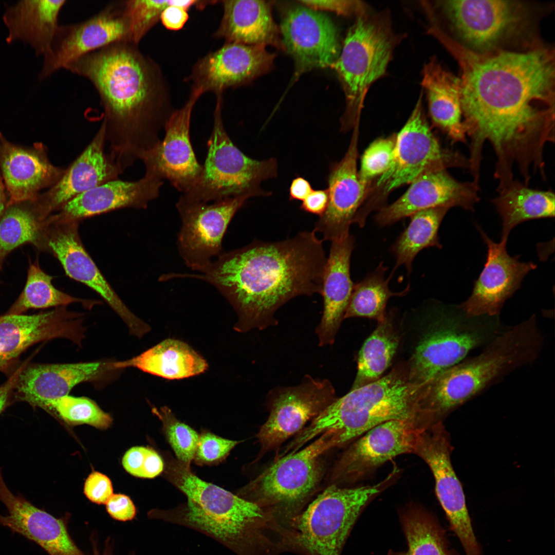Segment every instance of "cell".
Here are the masks:
<instances>
[{
    "mask_svg": "<svg viewBox=\"0 0 555 555\" xmlns=\"http://www.w3.org/2000/svg\"><path fill=\"white\" fill-rule=\"evenodd\" d=\"M444 45L459 68L460 102L469 169L480 171L482 151L495 152L494 177H522L544 169V149L554 141L555 53L545 44L522 51L481 56L451 41Z\"/></svg>",
    "mask_w": 555,
    "mask_h": 555,
    "instance_id": "obj_1",
    "label": "cell"
},
{
    "mask_svg": "<svg viewBox=\"0 0 555 555\" xmlns=\"http://www.w3.org/2000/svg\"><path fill=\"white\" fill-rule=\"evenodd\" d=\"M313 230L277 242L254 240L223 252L202 272L180 278L204 281L230 303L239 329L276 325L277 310L291 299L320 293L327 258Z\"/></svg>",
    "mask_w": 555,
    "mask_h": 555,
    "instance_id": "obj_2",
    "label": "cell"
},
{
    "mask_svg": "<svg viewBox=\"0 0 555 555\" xmlns=\"http://www.w3.org/2000/svg\"><path fill=\"white\" fill-rule=\"evenodd\" d=\"M66 69L97 90L108 153L123 172L159 142L173 112L159 66L138 45L122 41L84 55Z\"/></svg>",
    "mask_w": 555,
    "mask_h": 555,
    "instance_id": "obj_3",
    "label": "cell"
},
{
    "mask_svg": "<svg viewBox=\"0 0 555 555\" xmlns=\"http://www.w3.org/2000/svg\"><path fill=\"white\" fill-rule=\"evenodd\" d=\"M164 477L187 497L183 504L169 510H152L151 517L188 527L205 533L237 555H272L267 530L279 531L274 517L260 506L195 475L168 453Z\"/></svg>",
    "mask_w": 555,
    "mask_h": 555,
    "instance_id": "obj_4",
    "label": "cell"
},
{
    "mask_svg": "<svg viewBox=\"0 0 555 555\" xmlns=\"http://www.w3.org/2000/svg\"><path fill=\"white\" fill-rule=\"evenodd\" d=\"M545 342L535 314L506 328L476 356L466 358L427 383L424 409L433 421L500 382L511 373L534 363Z\"/></svg>",
    "mask_w": 555,
    "mask_h": 555,
    "instance_id": "obj_5",
    "label": "cell"
},
{
    "mask_svg": "<svg viewBox=\"0 0 555 555\" xmlns=\"http://www.w3.org/2000/svg\"><path fill=\"white\" fill-rule=\"evenodd\" d=\"M425 384L410 380L408 363L397 366L382 378L336 398L297 434L288 448L298 451L329 431L337 434L341 446L392 420L430 423L422 403Z\"/></svg>",
    "mask_w": 555,
    "mask_h": 555,
    "instance_id": "obj_6",
    "label": "cell"
},
{
    "mask_svg": "<svg viewBox=\"0 0 555 555\" xmlns=\"http://www.w3.org/2000/svg\"><path fill=\"white\" fill-rule=\"evenodd\" d=\"M448 33L464 49L485 56L533 49L545 42L540 25L554 4L523 0H448L439 2Z\"/></svg>",
    "mask_w": 555,
    "mask_h": 555,
    "instance_id": "obj_7",
    "label": "cell"
},
{
    "mask_svg": "<svg viewBox=\"0 0 555 555\" xmlns=\"http://www.w3.org/2000/svg\"><path fill=\"white\" fill-rule=\"evenodd\" d=\"M340 445L336 433L326 432L304 448L278 458L237 495L260 506L278 523H289L319 486L324 455Z\"/></svg>",
    "mask_w": 555,
    "mask_h": 555,
    "instance_id": "obj_8",
    "label": "cell"
},
{
    "mask_svg": "<svg viewBox=\"0 0 555 555\" xmlns=\"http://www.w3.org/2000/svg\"><path fill=\"white\" fill-rule=\"evenodd\" d=\"M222 108V95H216L213 126L201 174L193 187L180 197L207 203L240 196L271 195L260 185L263 181L277 176V160L274 158L258 160L242 152L225 130Z\"/></svg>",
    "mask_w": 555,
    "mask_h": 555,
    "instance_id": "obj_9",
    "label": "cell"
},
{
    "mask_svg": "<svg viewBox=\"0 0 555 555\" xmlns=\"http://www.w3.org/2000/svg\"><path fill=\"white\" fill-rule=\"evenodd\" d=\"M392 475L372 486L352 488L331 485L289 522L285 540L307 555H340L362 510Z\"/></svg>",
    "mask_w": 555,
    "mask_h": 555,
    "instance_id": "obj_10",
    "label": "cell"
},
{
    "mask_svg": "<svg viewBox=\"0 0 555 555\" xmlns=\"http://www.w3.org/2000/svg\"><path fill=\"white\" fill-rule=\"evenodd\" d=\"M395 43L390 25L383 16H369L364 11L349 29L332 67L341 80L346 98L343 131L358 121L367 91L385 72Z\"/></svg>",
    "mask_w": 555,
    "mask_h": 555,
    "instance_id": "obj_11",
    "label": "cell"
},
{
    "mask_svg": "<svg viewBox=\"0 0 555 555\" xmlns=\"http://www.w3.org/2000/svg\"><path fill=\"white\" fill-rule=\"evenodd\" d=\"M442 311L408 363L410 380L425 384L483 348L506 328L499 316L470 317L459 306Z\"/></svg>",
    "mask_w": 555,
    "mask_h": 555,
    "instance_id": "obj_12",
    "label": "cell"
},
{
    "mask_svg": "<svg viewBox=\"0 0 555 555\" xmlns=\"http://www.w3.org/2000/svg\"><path fill=\"white\" fill-rule=\"evenodd\" d=\"M468 158L443 149L424 116L421 98L407 122L396 136L394 158L377 181L383 194L411 183L422 174L450 167L469 169Z\"/></svg>",
    "mask_w": 555,
    "mask_h": 555,
    "instance_id": "obj_13",
    "label": "cell"
},
{
    "mask_svg": "<svg viewBox=\"0 0 555 555\" xmlns=\"http://www.w3.org/2000/svg\"><path fill=\"white\" fill-rule=\"evenodd\" d=\"M249 198L229 197L210 204L179 197L176 207L181 225L177 245L189 268L201 273L224 252L223 239L228 226Z\"/></svg>",
    "mask_w": 555,
    "mask_h": 555,
    "instance_id": "obj_14",
    "label": "cell"
},
{
    "mask_svg": "<svg viewBox=\"0 0 555 555\" xmlns=\"http://www.w3.org/2000/svg\"><path fill=\"white\" fill-rule=\"evenodd\" d=\"M79 223L51 215L45 230V251L59 260L67 275L101 297L125 323L131 335L142 337L150 329L149 326L125 305L87 252L79 235Z\"/></svg>",
    "mask_w": 555,
    "mask_h": 555,
    "instance_id": "obj_15",
    "label": "cell"
},
{
    "mask_svg": "<svg viewBox=\"0 0 555 555\" xmlns=\"http://www.w3.org/2000/svg\"><path fill=\"white\" fill-rule=\"evenodd\" d=\"M452 450L449 433L442 421H438L419 435L413 453L430 467L435 478L437 498L466 555H480L462 487L451 464Z\"/></svg>",
    "mask_w": 555,
    "mask_h": 555,
    "instance_id": "obj_16",
    "label": "cell"
},
{
    "mask_svg": "<svg viewBox=\"0 0 555 555\" xmlns=\"http://www.w3.org/2000/svg\"><path fill=\"white\" fill-rule=\"evenodd\" d=\"M268 397L269 415L257 434L262 454L298 434L337 398L329 380L308 375L298 385L274 388Z\"/></svg>",
    "mask_w": 555,
    "mask_h": 555,
    "instance_id": "obj_17",
    "label": "cell"
},
{
    "mask_svg": "<svg viewBox=\"0 0 555 555\" xmlns=\"http://www.w3.org/2000/svg\"><path fill=\"white\" fill-rule=\"evenodd\" d=\"M85 314L66 306L27 315L0 316V372L8 377L21 364V356L39 342L63 338L79 346L85 338Z\"/></svg>",
    "mask_w": 555,
    "mask_h": 555,
    "instance_id": "obj_18",
    "label": "cell"
},
{
    "mask_svg": "<svg viewBox=\"0 0 555 555\" xmlns=\"http://www.w3.org/2000/svg\"><path fill=\"white\" fill-rule=\"evenodd\" d=\"M429 426L392 420L371 429L341 454L331 474L332 485L355 482L393 457L413 453L418 437Z\"/></svg>",
    "mask_w": 555,
    "mask_h": 555,
    "instance_id": "obj_19",
    "label": "cell"
},
{
    "mask_svg": "<svg viewBox=\"0 0 555 555\" xmlns=\"http://www.w3.org/2000/svg\"><path fill=\"white\" fill-rule=\"evenodd\" d=\"M203 94L193 89L188 100L180 109L173 110L164 126L165 135L140 160L145 174L168 180L182 194L188 192L201 174L202 165L198 162L190 138V122L194 106Z\"/></svg>",
    "mask_w": 555,
    "mask_h": 555,
    "instance_id": "obj_20",
    "label": "cell"
},
{
    "mask_svg": "<svg viewBox=\"0 0 555 555\" xmlns=\"http://www.w3.org/2000/svg\"><path fill=\"white\" fill-rule=\"evenodd\" d=\"M123 1L112 3L82 22L59 25L44 61L39 79L67 69L84 55L119 41H126L127 27Z\"/></svg>",
    "mask_w": 555,
    "mask_h": 555,
    "instance_id": "obj_21",
    "label": "cell"
},
{
    "mask_svg": "<svg viewBox=\"0 0 555 555\" xmlns=\"http://www.w3.org/2000/svg\"><path fill=\"white\" fill-rule=\"evenodd\" d=\"M283 46L298 73L332 67L340 52L337 29L325 14L305 6L292 7L281 24Z\"/></svg>",
    "mask_w": 555,
    "mask_h": 555,
    "instance_id": "obj_22",
    "label": "cell"
},
{
    "mask_svg": "<svg viewBox=\"0 0 555 555\" xmlns=\"http://www.w3.org/2000/svg\"><path fill=\"white\" fill-rule=\"evenodd\" d=\"M477 228L487 247V260L471 294L459 306L470 317L499 316L506 300L536 265L522 262L518 256H511L506 250L507 240L494 242L479 226Z\"/></svg>",
    "mask_w": 555,
    "mask_h": 555,
    "instance_id": "obj_23",
    "label": "cell"
},
{
    "mask_svg": "<svg viewBox=\"0 0 555 555\" xmlns=\"http://www.w3.org/2000/svg\"><path fill=\"white\" fill-rule=\"evenodd\" d=\"M396 201L384 206L375 216L380 227L393 224L416 212L428 209L459 207L473 211L479 201V181H459L446 169L427 172L411 183Z\"/></svg>",
    "mask_w": 555,
    "mask_h": 555,
    "instance_id": "obj_24",
    "label": "cell"
},
{
    "mask_svg": "<svg viewBox=\"0 0 555 555\" xmlns=\"http://www.w3.org/2000/svg\"><path fill=\"white\" fill-rule=\"evenodd\" d=\"M274 55L265 46L226 42L199 60L187 80L192 89L221 94L248 82L271 66Z\"/></svg>",
    "mask_w": 555,
    "mask_h": 555,
    "instance_id": "obj_25",
    "label": "cell"
},
{
    "mask_svg": "<svg viewBox=\"0 0 555 555\" xmlns=\"http://www.w3.org/2000/svg\"><path fill=\"white\" fill-rule=\"evenodd\" d=\"M355 127L345 156L329 170L328 206L314 229L322 234L323 240L332 242L349 234L350 225L369 189L371 182L361 180L357 169L358 124Z\"/></svg>",
    "mask_w": 555,
    "mask_h": 555,
    "instance_id": "obj_26",
    "label": "cell"
},
{
    "mask_svg": "<svg viewBox=\"0 0 555 555\" xmlns=\"http://www.w3.org/2000/svg\"><path fill=\"white\" fill-rule=\"evenodd\" d=\"M105 128L102 124L81 154L65 169L60 179L35 199L45 218L59 211L78 195L123 173L106 150Z\"/></svg>",
    "mask_w": 555,
    "mask_h": 555,
    "instance_id": "obj_27",
    "label": "cell"
},
{
    "mask_svg": "<svg viewBox=\"0 0 555 555\" xmlns=\"http://www.w3.org/2000/svg\"><path fill=\"white\" fill-rule=\"evenodd\" d=\"M111 362L64 364L29 362L20 372L13 390L14 402H25L45 410L52 401L68 395L81 383L94 380L112 371Z\"/></svg>",
    "mask_w": 555,
    "mask_h": 555,
    "instance_id": "obj_28",
    "label": "cell"
},
{
    "mask_svg": "<svg viewBox=\"0 0 555 555\" xmlns=\"http://www.w3.org/2000/svg\"><path fill=\"white\" fill-rule=\"evenodd\" d=\"M65 169L51 163L43 144L31 147L15 144L0 132V172L9 196L8 206L35 199L41 190L60 179Z\"/></svg>",
    "mask_w": 555,
    "mask_h": 555,
    "instance_id": "obj_29",
    "label": "cell"
},
{
    "mask_svg": "<svg viewBox=\"0 0 555 555\" xmlns=\"http://www.w3.org/2000/svg\"><path fill=\"white\" fill-rule=\"evenodd\" d=\"M0 501L9 515L0 514V525L33 541L49 555H84L71 539L62 519L39 509L6 485L0 468Z\"/></svg>",
    "mask_w": 555,
    "mask_h": 555,
    "instance_id": "obj_30",
    "label": "cell"
},
{
    "mask_svg": "<svg viewBox=\"0 0 555 555\" xmlns=\"http://www.w3.org/2000/svg\"><path fill=\"white\" fill-rule=\"evenodd\" d=\"M163 184L162 179L147 174L136 181H109L76 197L55 214L80 221L121 208L146 209L159 196Z\"/></svg>",
    "mask_w": 555,
    "mask_h": 555,
    "instance_id": "obj_31",
    "label": "cell"
},
{
    "mask_svg": "<svg viewBox=\"0 0 555 555\" xmlns=\"http://www.w3.org/2000/svg\"><path fill=\"white\" fill-rule=\"evenodd\" d=\"M355 238L350 234L332 242L322 278L320 294L323 298L322 318L316 329L319 345H332L352 293L354 284L350 262Z\"/></svg>",
    "mask_w": 555,
    "mask_h": 555,
    "instance_id": "obj_32",
    "label": "cell"
},
{
    "mask_svg": "<svg viewBox=\"0 0 555 555\" xmlns=\"http://www.w3.org/2000/svg\"><path fill=\"white\" fill-rule=\"evenodd\" d=\"M422 85L428 97L434 123L454 142H466L458 77L446 69L435 58L424 65Z\"/></svg>",
    "mask_w": 555,
    "mask_h": 555,
    "instance_id": "obj_33",
    "label": "cell"
},
{
    "mask_svg": "<svg viewBox=\"0 0 555 555\" xmlns=\"http://www.w3.org/2000/svg\"><path fill=\"white\" fill-rule=\"evenodd\" d=\"M223 14L214 36L226 42L265 46L277 45L276 26L269 5L264 1L221 2Z\"/></svg>",
    "mask_w": 555,
    "mask_h": 555,
    "instance_id": "obj_34",
    "label": "cell"
},
{
    "mask_svg": "<svg viewBox=\"0 0 555 555\" xmlns=\"http://www.w3.org/2000/svg\"><path fill=\"white\" fill-rule=\"evenodd\" d=\"M65 0L21 1L7 8L3 16L10 43L21 40L31 45L36 54L49 50L59 26L60 12Z\"/></svg>",
    "mask_w": 555,
    "mask_h": 555,
    "instance_id": "obj_35",
    "label": "cell"
},
{
    "mask_svg": "<svg viewBox=\"0 0 555 555\" xmlns=\"http://www.w3.org/2000/svg\"><path fill=\"white\" fill-rule=\"evenodd\" d=\"M113 370L135 367L168 379H180L203 373L206 360L186 343L166 339L128 360L111 362Z\"/></svg>",
    "mask_w": 555,
    "mask_h": 555,
    "instance_id": "obj_36",
    "label": "cell"
},
{
    "mask_svg": "<svg viewBox=\"0 0 555 555\" xmlns=\"http://www.w3.org/2000/svg\"><path fill=\"white\" fill-rule=\"evenodd\" d=\"M492 202L502 219L501 240L507 241L512 229L522 223L554 216L553 192L531 189L515 180Z\"/></svg>",
    "mask_w": 555,
    "mask_h": 555,
    "instance_id": "obj_37",
    "label": "cell"
},
{
    "mask_svg": "<svg viewBox=\"0 0 555 555\" xmlns=\"http://www.w3.org/2000/svg\"><path fill=\"white\" fill-rule=\"evenodd\" d=\"M47 218L42 215L34 200L7 207L0 218V269L6 257L23 245L31 244L39 250L45 251L44 233Z\"/></svg>",
    "mask_w": 555,
    "mask_h": 555,
    "instance_id": "obj_38",
    "label": "cell"
},
{
    "mask_svg": "<svg viewBox=\"0 0 555 555\" xmlns=\"http://www.w3.org/2000/svg\"><path fill=\"white\" fill-rule=\"evenodd\" d=\"M449 209L446 207L431 208L411 215L409 226L391 247L396 262L390 275L392 276L394 271L402 265L405 266L409 274L412 272L413 261L420 251L431 247L441 248L438 230Z\"/></svg>",
    "mask_w": 555,
    "mask_h": 555,
    "instance_id": "obj_39",
    "label": "cell"
},
{
    "mask_svg": "<svg viewBox=\"0 0 555 555\" xmlns=\"http://www.w3.org/2000/svg\"><path fill=\"white\" fill-rule=\"evenodd\" d=\"M399 337L390 317L378 322L376 329L363 344L359 354L357 373L351 390L380 379L397 350Z\"/></svg>",
    "mask_w": 555,
    "mask_h": 555,
    "instance_id": "obj_40",
    "label": "cell"
},
{
    "mask_svg": "<svg viewBox=\"0 0 555 555\" xmlns=\"http://www.w3.org/2000/svg\"><path fill=\"white\" fill-rule=\"evenodd\" d=\"M53 277L40 267L38 260L30 261L27 281L22 293L6 313L24 314L31 309L66 306L79 303L90 309L98 303L95 301L72 297L57 289L52 284Z\"/></svg>",
    "mask_w": 555,
    "mask_h": 555,
    "instance_id": "obj_41",
    "label": "cell"
},
{
    "mask_svg": "<svg viewBox=\"0 0 555 555\" xmlns=\"http://www.w3.org/2000/svg\"><path fill=\"white\" fill-rule=\"evenodd\" d=\"M400 519L408 549L390 550L387 555H451L442 530L427 511L411 506L401 512Z\"/></svg>",
    "mask_w": 555,
    "mask_h": 555,
    "instance_id": "obj_42",
    "label": "cell"
},
{
    "mask_svg": "<svg viewBox=\"0 0 555 555\" xmlns=\"http://www.w3.org/2000/svg\"><path fill=\"white\" fill-rule=\"evenodd\" d=\"M386 269L383 263H380L374 272L354 285L344 319L366 317L375 319L378 322L381 321L386 316L385 307L389 299L404 295L409 292V286L399 292L390 290L388 282L392 276L385 279Z\"/></svg>",
    "mask_w": 555,
    "mask_h": 555,
    "instance_id": "obj_43",
    "label": "cell"
},
{
    "mask_svg": "<svg viewBox=\"0 0 555 555\" xmlns=\"http://www.w3.org/2000/svg\"><path fill=\"white\" fill-rule=\"evenodd\" d=\"M71 425L87 424L106 429L112 423L109 414L102 410L91 399L68 395L51 402L44 410Z\"/></svg>",
    "mask_w": 555,
    "mask_h": 555,
    "instance_id": "obj_44",
    "label": "cell"
},
{
    "mask_svg": "<svg viewBox=\"0 0 555 555\" xmlns=\"http://www.w3.org/2000/svg\"><path fill=\"white\" fill-rule=\"evenodd\" d=\"M179 1L130 0L124 1L128 42L138 45L145 34L160 20L164 10Z\"/></svg>",
    "mask_w": 555,
    "mask_h": 555,
    "instance_id": "obj_45",
    "label": "cell"
},
{
    "mask_svg": "<svg viewBox=\"0 0 555 555\" xmlns=\"http://www.w3.org/2000/svg\"><path fill=\"white\" fill-rule=\"evenodd\" d=\"M152 412L161 421L166 437L177 459L190 468L197 446L199 434L187 424L178 420L171 410L163 406L153 408Z\"/></svg>",
    "mask_w": 555,
    "mask_h": 555,
    "instance_id": "obj_46",
    "label": "cell"
},
{
    "mask_svg": "<svg viewBox=\"0 0 555 555\" xmlns=\"http://www.w3.org/2000/svg\"><path fill=\"white\" fill-rule=\"evenodd\" d=\"M396 137L375 140L364 152L358 171L360 178L371 182L375 177L381 175L390 167L395 154Z\"/></svg>",
    "mask_w": 555,
    "mask_h": 555,
    "instance_id": "obj_47",
    "label": "cell"
},
{
    "mask_svg": "<svg viewBox=\"0 0 555 555\" xmlns=\"http://www.w3.org/2000/svg\"><path fill=\"white\" fill-rule=\"evenodd\" d=\"M240 442L203 432L199 435L193 460L198 465L217 463L223 460Z\"/></svg>",
    "mask_w": 555,
    "mask_h": 555,
    "instance_id": "obj_48",
    "label": "cell"
},
{
    "mask_svg": "<svg viewBox=\"0 0 555 555\" xmlns=\"http://www.w3.org/2000/svg\"><path fill=\"white\" fill-rule=\"evenodd\" d=\"M84 492L92 502L105 504L113 494L112 482L105 475L97 471L92 472L85 480Z\"/></svg>",
    "mask_w": 555,
    "mask_h": 555,
    "instance_id": "obj_49",
    "label": "cell"
},
{
    "mask_svg": "<svg viewBox=\"0 0 555 555\" xmlns=\"http://www.w3.org/2000/svg\"><path fill=\"white\" fill-rule=\"evenodd\" d=\"M301 4L316 10H326L339 14L359 15L365 11L363 5L357 1L303 0Z\"/></svg>",
    "mask_w": 555,
    "mask_h": 555,
    "instance_id": "obj_50",
    "label": "cell"
},
{
    "mask_svg": "<svg viewBox=\"0 0 555 555\" xmlns=\"http://www.w3.org/2000/svg\"><path fill=\"white\" fill-rule=\"evenodd\" d=\"M105 504L108 514L116 520L130 521L136 515L135 506L130 497L126 495L113 494Z\"/></svg>",
    "mask_w": 555,
    "mask_h": 555,
    "instance_id": "obj_51",
    "label": "cell"
},
{
    "mask_svg": "<svg viewBox=\"0 0 555 555\" xmlns=\"http://www.w3.org/2000/svg\"><path fill=\"white\" fill-rule=\"evenodd\" d=\"M149 447L137 446L131 448L125 453L122 458L124 469L132 475L142 478Z\"/></svg>",
    "mask_w": 555,
    "mask_h": 555,
    "instance_id": "obj_52",
    "label": "cell"
},
{
    "mask_svg": "<svg viewBox=\"0 0 555 555\" xmlns=\"http://www.w3.org/2000/svg\"><path fill=\"white\" fill-rule=\"evenodd\" d=\"M329 201L327 189L312 190L303 200L300 208L313 214L322 216L327 209Z\"/></svg>",
    "mask_w": 555,
    "mask_h": 555,
    "instance_id": "obj_53",
    "label": "cell"
},
{
    "mask_svg": "<svg viewBox=\"0 0 555 555\" xmlns=\"http://www.w3.org/2000/svg\"><path fill=\"white\" fill-rule=\"evenodd\" d=\"M32 358L29 357L21 363L14 373L8 377L7 380L0 385V415L9 406L15 403L13 399V390L18 375L28 363Z\"/></svg>",
    "mask_w": 555,
    "mask_h": 555,
    "instance_id": "obj_54",
    "label": "cell"
},
{
    "mask_svg": "<svg viewBox=\"0 0 555 555\" xmlns=\"http://www.w3.org/2000/svg\"><path fill=\"white\" fill-rule=\"evenodd\" d=\"M313 190L309 182L302 177L292 180L289 188L290 200H303Z\"/></svg>",
    "mask_w": 555,
    "mask_h": 555,
    "instance_id": "obj_55",
    "label": "cell"
},
{
    "mask_svg": "<svg viewBox=\"0 0 555 555\" xmlns=\"http://www.w3.org/2000/svg\"><path fill=\"white\" fill-rule=\"evenodd\" d=\"M9 196L0 172V218L8 206Z\"/></svg>",
    "mask_w": 555,
    "mask_h": 555,
    "instance_id": "obj_56",
    "label": "cell"
},
{
    "mask_svg": "<svg viewBox=\"0 0 555 555\" xmlns=\"http://www.w3.org/2000/svg\"><path fill=\"white\" fill-rule=\"evenodd\" d=\"M95 555H101V554H99V553H96ZM102 555H109V554L108 553V552H104V553H103V554H102Z\"/></svg>",
    "mask_w": 555,
    "mask_h": 555,
    "instance_id": "obj_57",
    "label": "cell"
}]
</instances>
